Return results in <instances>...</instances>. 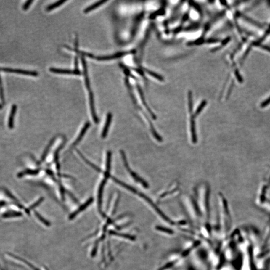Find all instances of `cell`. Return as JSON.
<instances>
[{
    "mask_svg": "<svg viewBox=\"0 0 270 270\" xmlns=\"http://www.w3.org/2000/svg\"><path fill=\"white\" fill-rule=\"evenodd\" d=\"M136 194L138 195L139 196L141 197V198H142L144 200L148 203V204H149L150 206H151V207L154 210L155 212H156L158 214H159V215L162 218L164 219V220L165 221H166L167 223L170 224V225H174V224H175L174 223V222H173V221H172L171 219H169V218H168L165 214H164V213L162 211H161V210L159 209V208L155 204L154 202H153L152 200L151 199H150L147 196L145 195V194H144L143 193H140V192H139V191L137 192Z\"/></svg>",
    "mask_w": 270,
    "mask_h": 270,
    "instance_id": "1",
    "label": "cell"
},
{
    "mask_svg": "<svg viewBox=\"0 0 270 270\" xmlns=\"http://www.w3.org/2000/svg\"><path fill=\"white\" fill-rule=\"evenodd\" d=\"M120 153H121V156H122V157L123 158L124 165L125 166L126 168L127 169V171L129 172V174H130L131 176H132V178L136 182L141 184L144 187H145L146 188H148V187H149L148 184L145 181H144V180H143V179L139 177L135 172H134L129 167L128 163L127 162V158L126 157V155L124 153V152L123 151H121Z\"/></svg>",
    "mask_w": 270,
    "mask_h": 270,
    "instance_id": "2",
    "label": "cell"
},
{
    "mask_svg": "<svg viewBox=\"0 0 270 270\" xmlns=\"http://www.w3.org/2000/svg\"><path fill=\"white\" fill-rule=\"evenodd\" d=\"M0 71H3L5 72L22 74V75H25L34 76V77H36L39 75V74L36 71H27V70L21 69H13L6 68H0Z\"/></svg>",
    "mask_w": 270,
    "mask_h": 270,
    "instance_id": "3",
    "label": "cell"
},
{
    "mask_svg": "<svg viewBox=\"0 0 270 270\" xmlns=\"http://www.w3.org/2000/svg\"><path fill=\"white\" fill-rule=\"evenodd\" d=\"M135 52L134 51H131L127 52H119L113 55H109L106 56H99L96 57L98 61H109L111 60L115 59L118 58H121L125 56L126 55L134 53Z\"/></svg>",
    "mask_w": 270,
    "mask_h": 270,
    "instance_id": "4",
    "label": "cell"
},
{
    "mask_svg": "<svg viewBox=\"0 0 270 270\" xmlns=\"http://www.w3.org/2000/svg\"><path fill=\"white\" fill-rule=\"evenodd\" d=\"M50 71L52 73L55 74H68V75H81V72L79 70H67L61 69H57L54 68H51Z\"/></svg>",
    "mask_w": 270,
    "mask_h": 270,
    "instance_id": "5",
    "label": "cell"
},
{
    "mask_svg": "<svg viewBox=\"0 0 270 270\" xmlns=\"http://www.w3.org/2000/svg\"><path fill=\"white\" fill-rule=\"evenodd\" d=\"M93 200L94 199L93 198H90V199H89L86 202H85L84 204L81 205L77 210H76L73 213L70 215L69 218L70 220H72L73 219H74L78 214H80L82 211H84L89 205L92 204L93 202Z\"/></svg>",
    "mask_w": 270,
    "mask_h": 270,
    "instance_id": "6",
    "label": "cell"
},
{
    "mask_svg": "<svg viewBox=\"0 0 270 270\" xmlns=\"http://www.w3.org/2000/svg\"><path fill=\"white\" fill-rule=\"evenodd\" d=\"M107 179L105 178L102 181L99 187L98 194V203L99 211L102 214V206L103 202V194L104 186L107 182Z\"/></svg>",
    "mask_w": 270,
    "mask_h": 270,
    "instance_id": "7",
    "label": "cell"
},
{
    "mask_svg": "<svg viewBox=\"0 0 270 270\" xmlns=\"http://www.w3.org/2000/svg\"><path fill=\"white\" fill-rule=\"evenodd\" d=\"M89 101H90V106L91 111V115H92V118L93 119L94 121L95 122V123L97 124L99 122V119L97 116L96 111H95V102H94V94L93 92L91 91H90L89 94Z\"/></svg>",
    "mask_w": 270,
    "mask_h": 270,
    "instance_id": "8",
    "label": "cell"
},
{
    "mask_svg": "<svg viewBox=\"0 0 270 270\" xmlns=\"http://www.w3.org/2000/svg\"><path fill=\"white\" fill-rule=\"evenodd\" d=\"M81 60H82V65L83 67V74H84L86 86L87 87V90L90 91H91V85H90V80L89 78L88 73L87 63H86L85 58L83 56H82V57H81Z\"/></svg>",
    "mask_w": 270,
    "mask_h": 270,
    "instance_id": "9",
    "label": "cell"
},
{
    "mask_svg": "<svg viewBox=\"0 0 270 270\" xmlns=\"http://www.w3.org/2000/svg\"><path fill=\"white\" fill-rule=\"evenodd\" d=\"M90 126V124L89 123H86L85 125H84V127H83V128L82 129V130H81L80 133L79 134V136H78L77 138L76 139V141H75L74 143L73 144L72 146V147H71V148H74V147L76 146V145H77L78 144L80 143V142L81 141L82 138L84 137V135L85 134L86 132H87V131L88 130V128Z\"/></svg>",
    "mask_w": 270,
    "mask_h": 270,
    "instance_id": "10",
    "label": "cell"
},
{
    "mask_svg": "<svg viewBox=\"0 0 270 270\" xmlns=\"http://www.w3.org/2000/svg\"><path fill=\"white\" fill-rule=\"evenodd\" d=\"M112 115L111 113L109 112L107 115V117L106 121V123L104 127L102 133V138H106L108 134V130L109 129V127L111 125V122H112Z\"/></svg>",
    "mask_w": 270,
    "mask_h": 270,
    "instance_id": "11",
    "label": "cell"
},
{
    "mask_svg": "<svg viewBox=\"0 0 270 270\" xmlns=\"http://www.w3.org/2000/svg\"><path fill=\"white\" fill-rule=\"evenodd\" d=\"M16 111L17 106L14 105L12 107L11 111L9 118L8 127L10 129H12L14 128V120Z\"/></svg>",
    "mask_w": 270,
    "mask_h": 270,
    "instance_id": "12",
    "label": "cell"
},
{
    "mask_svg": "<svg viewBox=\"0 0 270 270\" xmlns=\"http://www.w3.org/2000/svg\"><path fill=\"white\" fill-rule=\"evenodd\" d=\"M111 158H112V153L111 152L109 151L107 153V157L106 170L104 173L105 176L107 179H108V178L110 177V171L111 170Z\"/></svg>",
    "mask_w": 270,
    "mask_h": 270,
    "instance_id": "13",
    "label": "cell"
},
{
    "mask_svg": "<svg viewBox=\"0 0 270 270\" xmlns=\"http://www.w3.org/2000/svg\"><path fill=\"white\" fill-rule=\"evenodd\" d=\"M109 234L110 235H114V236H116L122 237V238H125V239H129L131 241H135V239H136L135 237L132 236V235L120 233L114 231H112V230H111L109 232Z\"/></svg>",
    "mask_w": 270,
    "mask_h": 270,
    "instance_id": "14",
    "label": "cell"
},
{
    "mask_svg": "<svg viewBox=\"0 0 270 270\" xmlns=\"http://www.w3.org/2000/svg\"><path fill=\"white\" fill-rule=\"evenodd\" d=\"M107 2V1H100L99 2H96L95 4H93V5H91L90 6H89L88 7H87V8H86L84 10V13H85V14L88 13L89 12L95 10L99 7L101 6V5H103V4H104L105 3H106Z\"/></svg>",
    "mask_w": 270,
    "mask_h": 270,
    "instance_id": "15",
    "label": "cell"
},
{
    "mask_svg": "<svg viewBox=\"0 0 270 270\" xmlns=\"http://www.w3.org/2000/svg\"><path fill=\"white\" fill-rule=\"evenodd\" d=\"M40 171L39 170H29L27 169L23 172H20L17 175L18 178H21L23 177L25 175H35L38 174Z\"/></svg>",
    "mask_w": 270,
    "mask_h": 270,
    "instance_id": "16",
    "label": "cell"
},
{
    "mask_svg": "<svg viewBox=\"0 0 270 270\" xmlns=\"http://www.w3.org/2000/svg\"><path fill=\"white\" fill-rule=\"evenodd\" d=\"M66 1H63V0H60L59 1L56 2L55 3L53 4L52 5H49L47 8V10L48 11H50L52 10H54V9L60 6L63 5V4L65 3Z\"/></svg>",
    "mask_w": 270,
    "mask_h": 270,
    "instance_id": "17",
    "label": "cell"
},
{
    "mask_svg": "<svg viewBox=\"0 0 270 270\" xmlns=\"http://www.w3.org/2000/svg\"><path fill=\"white\" fill-rule=\"evenodd\" d=\"M77 151V153L79 154L81 157L82 158V159L84 160V161L86 163H87L89 165H90L91 167H92L93 168L95 169V170H96L97 171H98V172H101V170L99 168L97 167L96 166H95L94 164H92V163L90 162V161H89L87 159H86V158L83 155V154H82V153H81L79 151H78V150Z\"/></svg>",
    "mask_w": 270,
    "mask_h": 270,
    "instance_id": "18",
    "label": "cell"
},
{
    "mask_svg": "<svg viewBox=\"0 0 270 270\" xmlns=\"http://www.w3.org/2000/svg\"><path fill=\"white\" fill-rule=\"evenodd\" d=\"M9 255L11 256V257H12L15 258V259H17V260H18L20 261H21V262H23L24 264L27 265L28 267H29L30 268L32 269L33 270H39V269L37 268H36L35 266H34V265H33L32 264H31V263H30L29 262H28V261L25 260H24V259H22V258H21L18 257H16L15 256H13V255H10V254H9Z\"/></svg>",
    "mask_w": 270,
    "mask_h": 270,
    "instance_id": "19",
    "label": "cell"
},
{
    "mask_svg": "<svg viewBox=\"0 0 270 270\" xmlns=\"http://www.w3.org/2000/svg\"><path fill=\"white\" fill-rule=\"evenodd\" d=\"M156 229L159 231L168 234L169 235H172L174 234V231L171 230L170 229L166 228V227H162L160 226H157L156 227Z\"/></svg>",
    "mask_w": 270,
    "mask_h": 270,
    "instance_id": "20",
    "label": "cell"
},
{
    "mask_svg": "<svg viewBox=\"0 0 270 270\" xmlns=\"http://www.w3.org/2000/svg\"><path fill=\"white\" fill-rule=\"evenodd\" d=\"M55 138H53V139H52L51 141L50 142V143L49 144V145L47 146V148L45 150V151L44 152L43 154L42 155V158H41V161L42 162H44L45 161V158L46 157L49 151V150H50V148H51V147L52 146V144H53L54 142L55 141Z\"/></svg>",
    "mask_w": 270,
    "mask_h": 270,
    "instance_id": "21",
    "label": "cell"
},
{
    "mask_svg": "<svg viewBox=\"0 0 270 270\" xmlns=\"http://www.w3.org/2000/svg\"><path fill=\"white\" fill-rule=\"evenodd\" d=\"M44 198H41L40 199L38 200V201H36L35 203H34L30 207H29V208L26 209L25 211H26V213H27L28 214H30V212L31 210H32L33 209H34L37 206H39V205L41 203L44 201Z\"/></svg>",
    "mask_w": 270,
    "mask_h": 270,
    "instance_id": "22",
    "label": "cell"
},
{
    "mask_svg": "<svg viewBox=\"0 0 270 270\" xmlns=\"http://www.w3.org/2000/svg\"><path fill=\"white\" fill-rule=\"evenodd\" d=\"M35 216L37 218L39 219V220L42 223H43L45 226H46L47 227H50V226H51V223H50V222H49L48 221H47V220H46L45 218H44L43 217H42V216L39 213L37 212V211H35Z\"/></svg>",
    "mask_w": 270,
    "mask_h": 270,
    "instance_id": "23",
    "label": "cell"
},
{
    "mask_svg": "<svg viewBox=\"0 0 270 270\" xmlns=\"http://www.w3.org/2000/svg\"><path fill=\"white\" fill-rule=\"evenodd\" d=\"M206 105H207V102L206 101H203L201 103V104L198 107V109L196 111V112L195 113V114L193 115L195 118H196L197 117V116H198L200 114L201 111H202Z\"/></svg>",
    "mask_w": 270,
    "mask_h": 270,
    "instance_id": "24",
    "label": "cell"
},
{
    "mask_svg": "<svg viewBox=\"0 0 270 270\" xmlns=\"http://www.w3.org/2000/svg\"><path fill=\"white\" fill-rule=\"evenodd\" d=\"M145 71L147 73H148L149 75H151L152 77H154L155 78L158 79V80L160 81H164V79L162 77H161V76L159 75L158 74H156L155 73L153 72L152 71H150L148 69H144Z\"/></svg>",
    "mask_w": 270,
    "mask_h": 270,
    "instance_id": "25",
    "label": "cell"
},
{
    "mask_svg": "<svg viewBox=\"0 0 270 270\" xmlns=\"http://www.w3.org/2000/svg\"><path fill=\"white\" fill-rule=\"evenodd\" d=\"M22 215V214L20 212H13L7 213L4 214L3 217L5 218H10L12 217H20Z\"/></svg>",
    "mask_w": 270,
    "mask_h": 270,
    "instance_id": "26",
    "label": "cell"
},
{
    "mask_svg": "<svg viewBox=\"0 0 270 270\" xmlns=\"http://www.w3.org/2000/svg\"><path fill=\"white\" fill-rule=\"evenodd\" d=\"M100 242V239L97 240L95 242L94 247L93 249L92 250V254H91V256H92V257H95L96 256V255L98 248L99 244Z\"/></svg>",
    "mask_w": 270,
    "mask_h": 270,
    "instance_id": "27",
    "label": "cell"
},
{
    "mask_svg": "<svg viewBox=\"0 0 270 270\" xmlns=\"http://www.w3.org/2000/svg\"><path fill=\"white\" fill-rule=\"evenodd\" d=\"M33 2V1H31V0H29V1H28L27 2L25 3L24 5H23L22 6V9L25 10V11H26L28 9H29V7L31 6V4Z\"/></svg>",
    "mask_w": 270,
    "mask_h": 270,
    "instance_id": "28",
    "label": "cell"
},
{
    "mask_svg": "<svg viewBox=\"0 0 270 270\" xmlns=\"http://www.w3.org/2000/svg\"><path fill=\"white\" fill-rule=\"evenodd\" d=\"M174 263L173 262H171V263H169L168 264H166V265L164 266L163 267H162L159 270H167L168 269L170 268L171 267L174 265Z\"/></svg>",
    "mask_w": 270,
    "mask_h": 270,
    "instance_id": "29",
    "label": "cell"
},
{
    "mask_svg": "<svg viewBox=\"0 0 270 270\" xmlns=\"http://www.w3.org/2000/svg\"><path fill=\"white\" fill-rule=\"evenodd\" d=\"M270 104V97H269L268 99H267V100L265 101L263 103H262L261 107H265L267 106H268V105Z\"/></svg>",
    "mask_w": 270,
    "mask_h": 270,
    "instance_id": "30",
    "label": "cell"
},
{
    "mask_svg": "<svg viewBox=\"0 0 270 270\" xmlns=\"http://www.w3.org/2000/svg\"><path fill=\"white\" fill-rule=\"evenodd\" d=\"M236 76L237 79H238V81H239V82H240V83L243 82V78H242L241 75H240L238 71L236 72Z\"/></svg>",
    "mask_w": 270,
    "mask_h": 270,
    "instance_id": "31",
    "label": "cell"
},
{
    "mask_svg": "<svg viewBox=\"0 0 270 270\" xmlns=\"http://www.w3.org/2000/svg\"><path fill=\"white\" fill-rule=\"evenodd\" d=\"M5 192L6 193L7 195L9 197H10V198L13 199L15 201H17L16 198H15L13 195L11 193H10V192H9L8 190H5Z\"/></svg>",
    "mask_w": 270,
    "mask_h": 270,
    "instance_id": "32",
    "label": "cell"
},
{
    "mask_svg": "<svg viewBox=\"0 0 270 270\" xmlns=\"http://www.w3.org/2000/svg\"><path fill=\"white\" fill-rule=\"evenodd\" d=\"M219 41V40H217V39H209V40H208L206 42L208 43H216Z\"/></svg>",
    "mask_w": 270,
    "mask_h": 270,
    "instance_id": "33",
    "label": "cell"
},
{
    "mask_svg": "<svg viewBox=\"0 0 270 270\" xmlns=\"http://www.w3.org/2000/svg\"><path fill=\"white\" fill-rule=\"evenodd\" d=\"M75 68H76V70L78 69V58L77 57L75 58Z\"/></svg>",
    "mask_w": 270,
    "mask_h": 270,
    "instance_id": "34",
    "label": "cell"
},
{
    "mask_svg": "<svg viewBox=\"0 0 270 270\" xmlns=\"http://www.w3.org/2000/svg\"><path fill=\"white\" fill-rule=\"evenodd\" d=\"M2 108V106L0 104V109H1Z\"/></svg>",
    "mask_w": 270,
    "mask_h": 270,
    "instance_id": "35",
    "label": "cell"
},
{
    "mask_svg": "<svg viewBox=\"0 0 270 270\" xmlns=\"http://www.w3.org/2000/svg\"><path fill=\"white\" fill-rule=\"evenodd\" d=\"M46 270H48V269H47V268H46Z\"/></svg>",
    "mask_w": 270,
    "mask_h": 270,
    "instance_id": "36",
    "label": "cell"
}]
</instances>
